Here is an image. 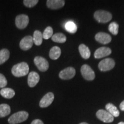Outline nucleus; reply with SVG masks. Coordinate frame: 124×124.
Here are the masks:
<instances>
[{
    "label": "nucleus",
    "mask_w": 124,
    "mask_h": 124,
    "mask_svg": "<svg viewBox=\"0 0 124 124\" xmlns=\"http://www.w3.org/2000/svg\"><path fill=\"white\" fill-rule=\"evenodd\" d=\"M0 94L5 98L11 99L15 95V92L10 88H3L0 91Z\"/></svg>",
    "instance_id": "nucleus-19"
},
{
    "label": "nucleus",
    "mask_w": 124,
    "mask_h": 124,
    "mask_svg": "<svg viewBox=\"0 0 124 124\" xmlns=\"http://www.w3.org/2000/svg\"><path fill=\"white\" fill-rule=\"evenodd\" d=\"M111 54V50L110 48L102 46L98 48L94 52V58L95 59H101L108 56Z\"/></svg>",
    "instance_id": "nucleus-13"
},
{
    "label": "nucleus",
    "mask_w": 124,
    "mask_h": 124,
    "mask_svg": "<svg viewBox=\"0 0 124 124\" xmlns=\"http://www.w3.org/2000/svg\"><path fill=\"white\" fill-rule=\"evenodd\" d=\"M28 113L25 111H20L14 113L8 119V122L10 124H17L25 121L28 119Z\"/></svg>",
    "instance_id": "nucleus-2"
},
{
    "label": "nucleus",
    "mask_w": 124,
    "mask_h": 124,
    "mask_svg": "<svg viewBox=\"0 0 124 124\" xmlns=\"http://www.w3.org/2000/svg\"><path fill=\"white\" fill-rule=\"evenodd\" d=\"M40 80V76L38 73L32 71L29 74L28 77V84L31 87H33L38 83Z\"/></svg>",
    "instance_id": "nucleus-14"
},
{
    "label": "nucleus",
    "mask_w": 124,
    "mask_h": 124,
    "mask_svg": "<svg viewBox=\"0 0 124 124\" xmlns=\"http://www.w3.org/2000/svg\"><path fill=\"white\" fill-rule=\"evenodd\" d=\"M8 82L5 76L2 74H0V88H5L7 86Z\"/></svg>",
    "instance_id": "nucleus-28"
},
{
    "label": "nucleus",
    "mask_w": 124,
    "mask_h": 124,
    "mask_svg": "<svg viewBox=\"0 0 124 124\" xmlns=\"http://www.w3.org/2000/svg\"><path fill=\"white\" fill-rule=\"evenodd\" d=\"M65 1L63 0H48L46 6L51 9H58L64 7Z\"/></svg>",
    "instance_id": "nucleus-15"
},
{
    "label": "nucleus",
    "mask_w": 124,
    "mask_h": 124,
    "mask_svg": "<svg viewBox=\"0 0 124 124\" xmlns=\"http://www.w3.org/2000/svg\"><path fill=\"white\" fill-rule=\"evenodd\" d=\"M95 39L98 42L102 44H107L111 42V37L108 33L105 32H99L96 34Z\"/></svg>",
    "instance_id": "nucleus-12"
},
{
    "label": "nucleus",
    "mask_w": 124,
    "mask_h": 124,
    "mask_svg": "<svg viewBox=\"0 0 124 124\" xmlns=\"http://www.w3.org/2000/svg\"><path fill=\"white\" fill-rule=\"evenodd\" d=\"M33 44V37L31 36H27L23 38L20 41V47L23 50L27 51L32 48Z\"/></svg>",
    "instance_id": "nucleus-10"
},
{
    "label": "nucleus",
    "mask_w": 124,
    "mask_h": 124,
    "mask_svg": "<svg viewBox=\"0 0 124 124\" xmlns=\"http://www.w3.org/2000/svg\"><path fill=\"white\" fill-rule=\"evenodd\" d=\"M33 40L34 44H35L36 46H40V45L42 44L43 37V34L41 33L40 31L36 30L34 32Z\"/></svg>",
    "instance_id": "nucleus-21"
},
{
    "label": "nucleus",
    "mask_w": 124,
    "mask_h": 124,
    "mask_svg": "<svg viewBox=\"0 0 124 124\" xmlns=\"http://www.w3.org/2000/svg\"><path fill=\"white\" fill-rule=\"evenodd\" d=\"M118 124H124V122H119V123Z\"/></svg>",
    "instance_id": "nucleus-32"
},
{
    "label": "nucleus",
    "mask_w": 124,
    "mask_h": 124,
    "mask_svg": "<svg viewBox=\"0 0 124 124\" xmlns=\"http://www.w3.org/2000/svg\"><path fill=\"white\" fill-rule=\"evenodd\" d=\"M66 36L62 33H57L53 35L52 37V40L54 42L59 43H64L66 41Z\"/></svg>",
    "instance_id": "nucleus-23"
},
{
    "label": "nucleus",
    "mask_w": 124,
    "mask_h": 124,
    "mask_svg": "<svg viewBox=\"0 0 124 124\" xmlns=\"http://www.w3.org/2000/svg\"><path fill=\"white\" fill-rule=\"evenodd\" d=\"M53 36V29L51 27H47L45 29L43 33V37L44 39L48 40L52 38Z\"/></svg>",
    "instance_id": "nucleus-26"
},
{
    "label": "nucleus",
    "mask_w": 124,
    "mask_h": 124,
    "mask_svg": "<svg viewBox=\"0 0 124 124\" xmlns=\"http://www.w3.org/2000/svg\"><path fill=\"white\" fill-rule=\"evenodd\" d=\"M75 74L76 71L75 69L71 67H69L60 71L59 76L62 79L68 80L71 79L75 77Z\"/></svg>",
    "instance_id": "nucleus-9"
},
{
    "label": "nucleus",
    "mask_w": 124,
    "mask_h": 124,
    "mask_svg": "<svg viewBox=\"0 0 124 124\" xmlns=\"http://www.w3.org/2000/svg\"><path fill=\"white\" fill-rule=\"evenodd\" d=\"M28 16L25 15H18L16 17L15 23L16 27L20 29H23L27 27L29 23Z\"/></svg>",
    "instance_id": "nucleus-8"
},
{
    "label": "nucleus",
    "mask_w": 124,
    "mask_h": 124,
    "mask_svg": "<svg viewBox=\"0 0 124 124\" xmlns=\"http://www.w3.org/2000/svg\"><path fill=\"white\" fill-rule=\"evenodd\" d=\"M38 2V0H24V1H23L24 5L28 8H32L35 7Z\"/></svg>",
    "instance_id": "nucleus-27"
},
{
    "label": "nucleus",
    "mask_w": 124,
    "mask_h": 124,
    "mask_svg": "<svg viewBox=\"0 0 124 124\" xmlns=\"http://www.w3.org/2000/svg\"><path fill=\"white\" fill-rule=\"evenodd\" d=\"M28 64L25 62H21L13 66L12 69V73L16 77H24L28 74Z\"/></svg>",
    "instance_id": "nucleus-1"
},
{
    "label": "nucleus",
    "mask_w": 124,
    "mask_h": 124,
    "mask_svg": "<svg viewBox=\"0 0 124 124\" xmlns=\"http://www.w3.org/2000/svg\"><path fill=\"white\" fill-rule=\"evenodd\" d=\"M61 55V49L58 46H54L50 49L49 56L52 60H56Z\"/></svg>",
    "instance_id": "nucleus-17"
},
{
    "label": "nucleus",
    "mask_w": 124,
    "mask_h": 124,
    "mask_svg": "<svg viewBox=\"0 0 124 124\" xmlns=\"http://www.w3.org/2000/svg\"><path fill=\"white\" fill-rule=\"evenodd\" d=\"M119 25L117 23L112 22L108 26V31L114 35H117L118 33Z\"/></svg>",
    "instance_id": "nucleus-25"
},
{
    "label": "nucleus",
    "mask_w": 124,
    "mask_h": 124,
    "mask_svg": "<svg viewBox=\"0 0 124 124\" xmlns=\"http://www.w3.org/2000/svg\"><path fill=\"white\" fill-rule=\"evenodd\" d=\"M11 110L9 105L5 103L0 105V118H3L8 116L10 113Z\"/></svg>",
    "instance_id": "nucleus-20"
},
{
    "label": "nucleus",
    "mask_w": 124,
    "mask_h": 124,
    "mask_svg": "<svg viewBox=\"0 0 124 124\" xmlns=\"http://www.w3.org/2000/svg\"><path fill=\"white\" fill-rule=\"evenodd\" d=\"M10 53L8 49H2L0 51V65L2 64L9 59Z\"/></svg>",
    "instance_id": "nucleus-22"
},
{
    "label": "nucleus",
    "mask_w": 124,
    "mask_h": 124,
    "mask_svg": "<svg viewBox=\"0 0 124 124\" xmlns=\"http://www.w3.org/2000/svg\"><path fill=\"white\" fill-rule=\"evenodd\" d=\"M79 124H89L86 123V122H81V123H80Z\"/></svg>",
    "instance_id": "nucleus-31"
},
{
    "label": "nucleus",
    "mask_w": 124,
    "mask_h": 124,
    "mask_svg": "<svg viewBox=\"0 0 124 124\" xmlns=\"http://www.w3.org/2000/svg\"><path fill=\"white\" fill-rule=\"evenodd\" d=\"M105 108H106V110L108 111L114 117H117L120 116V111L112 103H108Z\"/></svg>",
    "instance_id": "nucleus-18"
},
{
    "label": "nucleus",
    "mask_w": 124,
    "mask_h": 124,
    "mask_svg": "<svg viewBox=\"0 0 124 124\" xmlns=\"http://www.w3.org/2000/svg\"><path fill=\"white\" fill-rule=\"evenodd\" d=\"M79 51L81 56L85 59H88L91 55L90 51L86 45L82 44L79 46Z\"/></svg>",
    "instance_id": "nucleus-16"
},
{
    "label": "nucleus",
    "mask_w": 124,
    "mask_h": 124,
    "mask_svg": "<svg viewBox=\"0 0 124 124\" xmlns=\"http://www.w3.org/2000/svg\"><path fill=\"white\" fill-rule=\"evenodd\" d=\"M54 100V95L52 93H48L40 100L39 106L42 108H45L52 104Z\"/></svg>",
    "instance_id": "nucleus-11"
},
{
    "label": "nucleus",
    "mask_w": 124,
    "mask_h": 124,
    "mask_svg": "<svg viewBox=\"0 0 124 124\" xmlns=\"http://www.w3.org/2000/svg\"><path fill=\"white\" fill-rule=\"evenodd\" d=\"M120 108L122 111H124V101H123L120 105Z\"/></svg>",
    "instance_id": "nucleus-30"
},
{
    "label": "nucleus",
    "mask_w": 124,
    "mask_h": 124,
    "mask_svg": "<svg viewBox=\"0 0 124 124\" xmlns=\"http://www.w3.org/2000/svg\"><path fill=\"white\" fill-rule=\"evenodd\" d=\"M96 116L99 120L105 123H111L114 121V117L105 110H99L96 113Z\"/></svg>",
    "instance_id": "nucleus-6"
},
{
    "label": "nucleus",
    "mask_w": 124,
    "mask_h": 124,
    "mask_svg": "<svg viewBox=\"0 0 124 124\" xmlns=\"http://www.w3.org/2000/svg\"><path fill=\"white\" fill-rule=\"evenodd\" d=\"M80 72L83 77L87 80H93L95 79V72L89 65H83L81 67Z\"/></svg>",
    "instance_id": "nucleus-5"
},
{
    "label": "nucleus",
    "mask_w": 124,
    "mask_h": 124,
    "mask_svg": "<svg viewBox=\"0 0 124 124\" xmlns=\"http://www.w3.org/2000/svg\"><path fill=\"white\" fill-rule=\"evenodd\" d=\"M115 64V62L113 59L106 58L100 62L98 68L101 71H108L113 69Z\"/></svg>",
    "instance_id": "nucleus-4"
},
{
    "label": "nucleus",
    "mask_w": 124,
    "mask_h": 124,
    "mask_svg": "<svg viewBox=\"0 0 124 124\" xmlns=\"http://www.w3.org/2000/svg\"><path fill=\"white\" fill-rule=\"evenodd\" d=\"M65 28L70 33H75L77 31V27L72 21H69L65 24Z\"/></svg>",
    "instance_id": "nucleus-24"
},
{
    "label": "nucleus",
    "mask_w": 124,
    "mask_h": 124,
    "mask_svg": "<svg viewBox=\"0 0 124 124\" xmlns=\"http://www.w3.org/2000/svg\"><path fill=\"white\" fill-rule=\"evenodd\" d=\"M34 63L40 71L44 72L49 68V63L46 59L41 56H36L34 59Z\"/></svg>",
    "instance_id": "nucleus-7"
},
{
    "label": "nucleus",
    "mask_w": 124,
    "mask_h": 124,
    "mask_svg": "<svg viewBox=\"0 0 124 124\" xmlns=\"http://www.w3.org/2000/svg\"><path fill=\"white\" fill-rule=\"evenodd\" d=\"M31 124H44L41 120L39 119H36V120H33V121L31 122Z\"/></svg>",
    "instance_id": "nucleus-29"
},
{
    "label": "nucleus",
    "mask_w": 124,
    "mask_h": 124,
    "mask_svg": "<svg viewBox=\"0 0 124 124\" xmlns=\"http://www.w3.org/2000/svg\"><path fill=\"white\" fill-rule=\"evenodd\" d=\"M94 17L98 22L100 23H108L112 18L111 14L105 10H97L94 13Z\"/></svg>",
    "instance_id": "nucleus-3"
}]
</instances>
